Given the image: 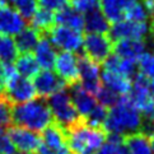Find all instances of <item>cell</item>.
I'll return each mask as SVG.
<instances>
[{"instance_id": "obj_32", "label": "cell", "mask_w": 154, "mask_h": 154, "mask_svg": "<svg viewBox=\"0 0 154 154\" xmlns=\"http://www.w3.org/2000/svg\"><path fill=\"white\" fill-rule=\"evenodd\" d=\"M149 17L150 15L148 14V12L145 10L144 5L141 4V2H137L133 7L126 9L125 14H124V18L134 20V22H149Z\"/></svg>"}, {"instance_id": "obj_16", "label": "cell", "mask_w": 154, "mask_h": 154, "mask_svg": "<svg viewBox=\"0 0 154 154\" xmlns=\"http://www.w3.org/2000/svg\"><path fill=\"white\" fill-rule=\"evenodd\" d=\"M101 85L116 93L117 96L124 97L128 96L130 92L131 79L112 69L103 66V69H101Z\"/></svg>"}, {"instance_id": "obj_45", "label": "cell", "mask_w": 154, "mask_h": 154, "mask_svg": "<svg viewBox=\"0 0 154 154\" xmlns=\"http://www.w3.org/2000/svg\"><path fill=\"white\" fill-rule=\"evenodd\" d=\"M150 32H152L153 38H154V23H153V26H150Z\"/></svg>"}, {"instance_id": "obj_47", "label": "cell", "mask_w": 154, "mask_h": 154, "mask_svg": "<svg viewBox=\"0 0 154 154\" xmlns=\"http://www.w3.org/2000/svg\"><path fill=\"white\" fill-rule=\"evenodd\" d=\"M18 154H23V153H18Z\"/></svg>"}, {"instance_id": "obj_34", "label": "cell", "mask_w": 154, "mask_h": 154, "mask_svg": "<svg viewBox=\"0 0 154 154\" xmlns=\"http://www.w3.org/2000/svg\"><path fill=\"white\" fill-rule=\"evenodd\" d=\"M94 96H96L97 102L100 104H102V106L107 107V108L113 106L120 98V96H117L116 93H113L112 91L107 89V88H104L103 85H101L98 88V91L94 93Z\"/></svg>"}, {"instance_id": "obj_17", "label": "cell", "mask_w": 154, "mask_h": 154, "mask_svg": "<svg viewBox=\"0 0 154 154\" xmlns=\"http://www.w3.org/2000/svg\"><path fill=\"white\" fill-rule=\"evenodd\" d=\"M71 102H73L74 107L78 112L79 117H87L89 112L96 107V104L98 103L96 100V96L91 93L89 91H87L85 88H83L79 83H74L71 87V91L69 92Z\"/></svg>"}, {"instance_id": "obj_33", "label": "cell", "mask_w": 154, "mask_h": 154, "mask_svg": "<svg viewBox=\"0 0 154 154\" xmlns=\"http://www.w3.org/2000/svg\"><path fill=\"white\" fill-rule=\"evenodd\" d=\"M107 109H108L107 107L97 103L96 107L93 108L89 112V115L85 117V122L92 126H96V128H102L104 120L107 117Z\"/></svg>"}, {"instance_id": "obj_14", "label": "cell", "mask_w": 154, "mask_h": 154, "mask_svg": "<svg viewBox=\"0 0 154 154\" xmlns=\"http://www.w3.org/2000/svg\"><path fill=\"white\" fill-rule=\"evenodd\" d=\"M78 79L80 85L91 93H94L101 87V68L100 64L85 57L79 59V73Z\"/></svg>"}, {"instance_id": "obj_35", "label": "cell", "mask_w": 154, "mask_h": 154, "mask_svg": "<svg viewBox=\"0 0 154 154\" xmlns=\"http://www.w3.org/2000/svg\"><path fill=\"white\" fill-rule=\"evenodd\" d=\"M12 124V103L4 94L0 96V129H8Z\"/></svg>"}, {"instance_id": "obj_5", "label": "cell", "mask_w": 154, "mask_h": 154, "mask_svg": "<svg viewBox=\"0 0 154 154\" xmlns=\"http://www.w3.org/2000/svg\"><path fill=\"white\" fill-rule=\"evenodd\" d=\"M47 106L50 108L52 121L63 129H69L79 121V115L76 112L68 91L65 88L48 97Z\"/></svg>"}, {"instance_id": "obj_43", "label": "cell", "mask_w": 154, "mask_h": 154, "mask_svg": "<svg viewBox=\"0 0 154 154\" xmlns=\"http://www.w3.org/2000/svg\"><path fill=\"white\" fill-rule=\"evenodd\" d=\"M149 85H150V91H152V93H153V96H154V79L149 80Z\"/></svg>"}, {"instance_id": "obj_23", "label": "cell", "mask_w": 154, "mask_h": 154, "mask_svg": "<svg viewBox=\"0 0 154 154\" xmlns=\"http://www.w3.org/2000/svg\"><path fill=\"white\" fill-rule=\"evenodd\" d=\"M103 66L104 68H108V69H112L117 73L122 74L128 78H134L135 74H136V61L134 60H129V59H122V57H119L116 55H111L106 61H103Z\"/></svg>"}, {"instance_id": "obj_20", "label": "cell", "mask_w": 154, "mask_h": 154, "mask_svg": "<svg viewBox=\"0 0 154 154\" xmlns=\"http://www.w3.org/2000/svg\"><path fill=\"white\" fill-rule=\"evenodd\" d=\"M55 23L57 26L68 27L71 29L83 31L84 29V15L78 13L71 7H65L55 14Z\"/></svg>"}, {"instance_id": "obj_22", "label": "cell", "mask_w": 154, "mask_h": 154, "mask_svg": "<svg viewBox=\"0 0 154 154\" xmlns=\"http://www.w3.org/2000/svg\"><path fill=\"white\" fill-rule=\"evenodd\" d=\"M124 143L130 154H153L149 136L145 133L137 131V133L128 135Z\"/></svg>"}, {"instance_id": "obj_41", "label": "cell", "mask_w": 154, "mask_h": 154, "mask_svg": "<svg viewBox=\"0 0 154 154\" xmlns=\"http://www.w3.org/2000/svg\"><path fill=\"white\" fill-rule=\"evenodd\" d=\"M137 2H140V0H119V3H120L121 7H122L124 10L129 9L130 7H133V5L136 4Z\"/></svg>"}, {"instance_id": "obj_19", "label": "cell", "mask_w": 154, "mask_h": 154, "mask_svg": "<svg viewBox=\"0 0 154 154\" xmlns=\"http://www.w3.org/2000/svg\"><path fill=\"white\" fill-rule=\"evenodd\" d=\"M32 52L40 69H52L57 51L47 37H40Z\"/></svg>"}, {"instance_id": "obj_9", "label": "cell", "mask_w": 154, "mask_h": 154, "mask_svg": "<svg viewBox=\"0 0 154 154\" xmlns=\"http://www.w3.org/2000/svg\"><path fill=\"white\" fill-rule=\"evenodd\" d=\"M38 154H70L66 144V134L63 128L57 125H50L42 131L40 136Z\"/></svg>"}, {"instance_id": "obj_3", "label": "cell", "mask_w": 154, "mask_h": 154, "mask_svg": "<svg viewBox=\"0 0 154 154\" xmlns=\"http://www.w3.org/2000/svg\"><path fill=\"white\" fill-rule=\"evenodd\" d=\"M107 139L102 128L87 122H76L68 129L66 144L70 154H96Z\"/></svg>"}, {"instance_id": "obj_6", "label": "cell", "mask_w": 154, "mask_h": 154, "mask_svg": "<svg viewBox=\"0 0 154 154\" xmlns=\"http://www.w3.org/2000/svg\"><path fill=\"white\" fill-rule=\"evenodd\" d=\"M48 40L56 50L78 54L83 50L84 36L82 31L71 29L68 27L55 26L48 29Z\"/></svg>"}, {"instance_id": "obj_25", "label": "cell", "mask_w": 154, "mask_h": 154, "mask_svg": "<svg viewBox=\"0 0 154 154\" xmlns=\"http://www.w3.org/2000/svg\"><path fill=\"white\" fill-rule=\"evenodd\" d=\"M14 68L20 76H24L28 79L33 78L40 71V66H38L35 56L31 52L18 55L17 59L14 60Z\"/></svg>"}, {"instance_id": "obj_36", "label": "cell", "mask_w": 154, "mask_h": 154, "mask_svg": "<svg viewBox=\"0 0 154 154\" xmlns=\"http://www.w3.org/2000/svg\"><path fill=\"white\" fill-rule=\"evenodd\" d=\"M69 3L71 8L83 15L100 9V0H69Z\"/></svg>"}, {"instance_id": "obj_10", "label": "cell", "mask_w": 154, "mask_h": 154, "mask_svg": "<svg viewBox=\"0 0 154 154\" xmlns=\"http://www.w3.org/2000/svg\"><path fill=\"white\" fill-rule=\"evenodd\" d=\"M4 96L10 103L19 104L36 98L37 93L31 79L17 74L5 85Z\"/></svg>"}, {"instance_id": "obj_15", "label": "cell", "mask_w": 154, "mask_h": 154, "mask_svg": "<svg viewBox=\"0 0 154 154\" xmlns=\"http://www.w3.org/2000/svg\"><path fill=\"white\" fill-rule=\"evenodd\" d=\"M27 27V20L13 7L0 8V36L13 37Z\"/></svg>"}, {"instance_id": "obj_1", "label": "cell", "mask_w": 154, "mask_h": 154, "mask_svg": "<svg viewBox=\"0 0 154 154\" xmlns=\"http://www.w3.org/2000/svg\"><path fill=\"white\" fill-rule=\"evenodd\" d=\"M102 128L109 136L124 139V136L137 133L144 128V120L128 96H124L107 109V117Z\"/></svg>"}, {"instance_id": "obj_11", "label": "cell", "mask_w": 154, "mask_h": 154, "mask_svg": "<svg viewBox=\"0 0 154 154\" xmlns=\"http://www.w3.org/2000/svg\"><path fill=\"white\" fill-rule=\"evenodd\" d=\"M7 131L15 150L23 154H33L37 152L41 141L38 133L17 125L12 128L9 126Z\"/></svg>"}, {"instance_id": "obj_27", "label": "cell", "mask_w": 154, "mask_h": 154, "mask_svg": "<svg viewBox=\"0 0 154 154\" xmlns=\"http://www.w3.org/2000/svg\"><path fill=\"white\" fill-rule=\"evenodd\" d=\"M31 23L32 27L38 31V32H46L54 27L55 23V13L50 12L47 9H43V8H38L37 12L33 14V17L31 19Z\"/></svg>"}, {"instance_id": "obj_28", "label": "cell", "mask_w": 154, "mask_h": 154, "mask_svg": "<svg viewBox=\"0 0 154 154\" xmlns=\"http://www.w3.org/2000/svg\"><path fill=\"white\" fill-rule=\"evenodd\" d=\"M136 68L139 70V74L148 80L154 79V50L148 47L144 54L137 59Z\"/></svg>"}, {"instance_id": "obj_18", "label": "cell", "mask_w": 154, "mask_h": 154, "mask_svg": "<svg viewBox=\"0 0 154 154\" xmlns=\"http://www.w3.org/2000/svg\"><path fill=\"white\" fill-rule=\"evenodd\" d=\"M148 48L145 40H119L113 45V52L116 56L137 61Z\"/></svg>"}, {"instance_id": "obj_38", "label": "cell", "mask_w": 154, "mask_h": 154, "mask_svg": "<svg viewBox=\"0 0 154 154\" xmlns=\"http://www.w3.org/2000/svg\"><path fill=\"white\" fill-rule=\"evenodd\" d=\"M0 154H15V149L5 129H0Z\"/></svg>"}, {"instance_id": "obj_7", "label": "cell", "mask_w": 154, "mask_h": 154, "mask_svg": "<svg viewBox=\"0 0 154 154\" xmlns=\"http://www.w3.org/2000/svg\"><path fill=\"white\" fill-rule=\"evenodd\" d=\"M109 37L113 41L119 40H145L150 35L149 22H134L122 18L121 20L112 23L109 27Z\"/></svg>"}, {"instance_id": "obj_12", "label": "cell", "mask_w": 154, "mask_h": 154, "mask_svg": "<svg viewBox=\"0 0 154 154\" xmlns=\"http://www.w3.org/2000/svg\"><path fill=\"white\" fill-rule=\"evenodd\" d=\"M33 85L37 96L41 98L50 97L65 88V82L51 69H42L33 76Z\"/></svg>"}, {"instance_id": "obj_29", "label": "cell", "mask_w": 154, "mask_h": 154, "mask_svg": "<svg viewBox=\"0 0 154 154\" xmlns=\"http://www.w3.org/2000/svg\"><path fill=\"white\" fill-rule=\"evenodd\" d=\"M18 54V48L12 37L0 36V63L13 64Z\"/></svg>"}, {"instance_id": "obj_26", "label": "cell", "mask_w": 154, "mask_h": 154, "mask_svg": "<svg viewBox=\"0 0 154 154\" xmlns=\"http://www.w3.org/2000/svg\"><path fill=\"white\" fill-rule=\"evenodd\" d=\"M100 10L109 23H116L124 18L125 10L119 0H100Z\"/></svg>"}, {"instance_id": "obj_39", "label": "cell", "mask_w": 154, "mask_h": 154, "mask_svg": "<svg viewBox=\"0 0 154 154\" xmlns=\"http://www.w3.org/2000/svg\"><path fill=\"white\" fill-rule=\"evenodd\" d=\"M5 84H7V79H5V65L4 63H0V96L4 94Z\"/></svg>"}, {"instance_id": "obj_31", "label": "cell", "mask_w": 154, "mask_h": 154, "mask_svg": "<svg viewBox=\"0 0 154 154\" xmlns=\"http://www.w3.org/2000/svg\"><path fill=\"white\" fill-rule=\"evenodd\" d=\"M12 7L23 17L26 20L31 19L38 9L37 0H9Z\"/></svg>"}, {"instance_id": "obj_30", "label": "cell", "mask_w": 154, "mask_h": 154, "mask_svg": "<svg viewBox=\"0 0 154 154\" xmlns=\"http://www.w3.org/2000/svg\"><path fill=\"white\" fill-rule=\"evenodd\" d=\"M96 154H130L126 148L124 139L119 136H109V139L102 144Z\"/></svg>"}, {"instance_id": "obj_21", "label": "cell", "mask_w": 154, "mask_h": 154, "mask_svg": "<svg viewBox=\"0 0 154 154\" xmlns=\"http://www.w3.org/2000/svg\"><path fill=\"white\" fill-rule=\"evenodd\" d=\"M38 40H40V32L36 31L33 27H24L19 33L15 36V46L20 54H29L35 50Z\"/></svg>"}, {"instance_id": "obj_2", "label": "cell", "mask_w": 154, "mask_h": 154, "mask_svg": "<svg viewBox=\"0 0 154 154\" xmlns=\"http://www.w3.org/2000/svg\"><path fill=\"white\" fill-rule=\"evenodd\" d=\"M12 122L36 133H42L52 124V116L46 101L33 98L12 107Z\"/></svg>"}, {"instance_id": "obj_24", "label": "cell", "mask_w": 154, "mask_h": 154, "mask_svg": "<svg viewBox=\"0 0 154 154\" xmlns=\"http://www.w3.org/2000/svg\"><path fill=\"white\" fill-rule=\"evenodd\" d=\"M109 27H111L109 22L101 13L100 9L84 15V29L88 33H107Z\"/></svg>"}, {"instance_id": "obj_37", "label": "cell", "mask_w": 154, "mask_h": 154, "mask_svg": "<svg viewBox=\"0 0 154 154\" xmlns=\"http://www.w3.org/2000/svg\"><path fill=\"white\" fill-rule=\"evenodd\" d=\"M37 2H38V7L47 9L54 13L69 5V0H37Z\"/></svg>"}, {"instance_id": "obj_44", "label": "cell", "mask_w": 154, "mask_h": 154, "mask_svg": "<svg viewBox=\"0 0 154 154\" xmlns=\"http://www.w3.org/2000/svg\"><path fill=\"white\" fill-rule=\"evenodd\" d=\"M7 3H8V0H0V8L4 7V5H7Z\"/></svg>"}, {"instance_id": "obj_4", "label": "cell", "mask_w": 154, "mask_h": 154, "mask_svg": "<svg viewBox=\"0 0 154 154\" xmlns=\"http://www.w3.org/2000/svg\"><path fill=\"white\" fill-rule=\"evenodd\" d=\"M128 98L134 104V107L140 112L143 120L146 121L144 124H153L154 96L150 91L149 80L140 74L135 75L134 80L131 82V88L128 94Z\"/></svg>"}, {"instance_id": "obj_8", "label": "cell", "mask_w": 154, "mask_h": 154, "mask_svg": "<svg viewBox=\"0 0 154 154\" xmlns=\"http://www.w3.org/2000/svg\"><path fill=\"white\" fill-rule=\"evenodd\" d=\"M83 51L88 59L103 63L113 52V41L106 33H88L83 41Z\"/></svg>"}, {"instance_id": "obj_46", "label": "cell", "mask_w": 154, "mask_h": 154, "mask_svg": "<svg viewBox=\"0 0 154 154\" xmlns=\"http://www.w3.org/2000/svg\"><path fill=\"white\" fill-rule=\"evenodd\" d=\"M153 128H154V121H153Z\"/></svg>"}, {"instance_id": "obj_42", "label": "cell", "mask_w": 154, "mask_h": 154, "mask_svg": "<svg viewBox=\"0 0 154 154\" xmlns=\"http://www.w3.org/2000/svg\"><path fill=\"white\" fill-rule=\"evenodd\" d=\"M149 140H150V146H152V152L154 154V134H152L149 136Z\"/></svg>"}, {"instance_id": "obj_40", "label": "cell", "mask_w": 154, "mask_h": 154, "mask_svg": "<svg viewBox=\"0 0 154 154\" xmlns=\"http://www.w3.org/2000/svg\"><path fill=\"white\" fill-rule=\"evenodd\" d=\"M141 4L144 5L145 10L148 12V14L150 15H154V0H143Z\"/></svg>"}, {"instance_id": "obj_13", "label": "cell", "mask_w": 154, "mask_h": 154, "mask_svg": "<svg viewBox=\"0 0 154 154\" xmlns=\"http://www.w3.org/2000/svg\"><path fill=\"white\" fill-rule=\"evenodd\" d=\"M55 73L61 78L65 83L74 84L78 80L79 73V57L76 54L60 51L56 55L54 66Z\"/></svg>"}]
</instances>
